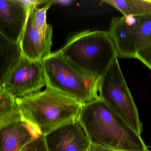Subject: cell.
<instances>
[{
	"label": "cell",
	"mask_w": 151,
	"mask_h": 151,
	"mask_svg": "<svg viewBox=\"0 0 151 151\" xmlns=\"http://www.w3.org/2000/svg\"><path fill=\"white\" fill-rule=\"evenodd\" d=\"M20 151H47L45 136L41 134L40 135Z\"/></svg>",
	"instance_id": "obj_15"
},
{
	"label": "cell",
	"mask_w": 151,
	"mask_h": 151,
	"mask_svg": "<svg viewBox=\"0 0 151 151\" xmlns=\"http://www.w3.org/2000/svg\"><path fill=\"white\" fill-rule=\"evenodd\" d=\"M46 86L43 62L30 60L23 56L17 66L0 84V87L16 99L37 92Z\"/></svg>",
	"instance_id": "obj_8"
},
{
	"label": "cell",
	"mask_w": 151,
	"mask_h": 151,
	"mask_svg": "<svg viewBox=\"0 0 151 151\" xmlns=\"http://www.w3.org/2000/svg\"><path fill=\"white\" fill-rule=\"evenodd\" d=\"M22 120L45 136L77 121L83 104L46 86L43 91L16 99Z\"/></svg>",
	"instance_id": "obj_2"
},
{
	"label": "cell",
	"mask_w": 151,
	"mask_h": 151,
	"mask_svg": "<svg viewBox=\"0 0 151 151\" xmlns=\"http://www.w3.org/2000/svg\"><path fill=\"white\" fill-rule=\"evenodd\" d=\"M42 62L46 86L83 105L99 98L101 77L80 69L57 51Z\"/></svg>",
	"instance_id": "obj_4"
},
{
	"label": "cell",
	"mask_w": 151,
	"mask_h": 151,
	"mask_svg": "<svg viewBox=\"0 0 151 151\" xmlns=\"http://www.w3.org/2000/svg\"><path fill=\"white\" fill-rule=\"evenodd\" d=\"M57 52L80 69L101 77L118 58L109 32L103 31L76 33Z\"/></svg>",
	"instance_id": "obj_3"
},
{
	"label": "cell",
	"mask_w": 151,
	"mask_h": 151,
	"mask_svg": "<svg viewBox=\"0 0 151 151\" xmlns=\"http://www.w3.org/2000/svg\"><path fill=\"white\" fill-rule=\"evenodd\" d=\"M0 131L1 151H20L41 135L34 126L23 121L0 126Z\"/></svg>",
	"instance_id": "obj_11"
},
{
	"label": "cell",
	"mask_w": 151,
	"mask_h": 151,
	"mask_svg": "<svg viewBox=\"0 0 151 151\" xmlns=\"http://www.w3.org/2000/svg\"><path fill=\"white\" fill-rule=\"evenodd\" d=\"M33 6H29L22 0H1L0 34L11 42L19 43L30 9Z\"/></svg>",
	"instance_id": "obj_10"
},
{
	"label": "cell",
	"mask_w": 151,
	"mask_h": 151,
	"mask_svg": "<svg viewBox=\"0 0 151 151\" xmlns=\"http://www.w3.org/2000/svg\"><path fill=\"white\" fill-rule=\"evenodd\" d=\"M52 1L42 8H31L19 41L23 56L31 61H42L52 53V27L47 22V12Z\"/></svg>",
	"instance_id": "obj_7"
},
{
	"label": "cell",
	"mask_w": 151,
	"mask_h": 151,
	"mask_svg": "<svg viewBox=\"0 0 151 151\" xmlns=\"http://www.w3.org/2000/svg\"><path fill=\"white\" fill-rule=\"evenodd\" d=\"M135 59L140 61L151 70V43L140 49L136 54Z\"/></svg>",
	"instance_id": "obj_16"
},
{
	"label": "cell",
	"mask_w": 151,
	"mask_h": 151,
	"mask_svg": "<svg viewBox=\"0 0 151 151\" xmlns=\"http://www.w3.org/2000/svg\"><path fill=\"white\" fill-rule=\"evenodd\" d=\"M53 4H56V5H60V6H68L72 4L73 2V1H52Z\"/></svg>",
	"instance_id": "obj_18"
},
{
	"label": "cell",
	"mask_w": 151,
	"mask_h": 151,
	"mask_svg": "<svg viewBox=\"0 0 151 151\" xmlns=\"http://www.w3.org/2000/svg\"><path fill=\"white\" fill-rule=\"evenodd\" d=\"M108 32L118 57L135 59L137 53L151 43V14L114 17Z\"/></svg>",
	"instance_id": "obj_6"
},
{
	"label": "cell",
	"mask_w": 151,
	"mask_h": 151,
	"mask_svg": "<svg viewBox=\"0 0 151 151\" xmlns=\"http://www.w3.org/2000/svg\"><path fill=\"white\" fill-rule=\"evenodd\" d=\"M78 120L91 144L115 151H150L141 136L100 98L83 105Z\"/></svg>",
	"instance_id": "obj_1"
},
{
	"label": "cell",
	"mask_w": 151,
	"mask_h": 151,
	"mask_svg": "<svg viewBox=\"0 0 151 151\" xmlns=\"http://www.w3.org/2000/svg\"><path fill=\"white\" fill-rule=\"evenodd\" d=\"M22 120L16 98L0 87V126Z\"/></svg>",
	"instance_id": "obj_14"
},
{
	"label": "cell",
	"mask_w": 151,
	"mask_h": 151,
	"mask_svg": "<svg viewBox=\"0 0 151 151\" xmlns=\"http://www.w3.org/2000/svg\"><path fill=\"white\" fill-rule=\"evenodd\" d=\"M0 84L17 66L22 57L19 43H14L0 34Z\"/></svg>",
	"instance_id": "obj_12"
},
{
	"label": "cell",
	"mask_w": 151,
	"mask_h": 151,
	"mask_svg": "<svg viewBox=\"0 0 151 151\" xmlns=\"http://www.w3.org/2000/svg\"><path fill=\"white\" fill-rule=\"evenodd\" d=\"M87 151H115L109 148L104 147L101 146L97 145L91 143L89 149Z\"/></svg>",
	"instance_id": "obj_17"
},
{
	"label": "cell",
	"mask_w": 151,
	"mask_h": 151,
	"mask_svg": "<svg viewBox=\"0 0 151 151\" xmlns=\"http://www.w3.org/2000/svg\"><path fill=\"white\" fill-rule=\"evenodd\" d=\"M99 98L141 136L143 125L139 116L137 108L121 70L118 58L113 62L101 77Z\"/></svg>",
	"instance_id": "obj_5"
},
{
	"label": "cell",
	"mask_w": 151,
	"mask_h": 151,
	"mask_svg": "<svg viewBox=\"0 0 151 151\" xmlns=\"http://www.w3.org/2000/svg\"><path fill=\"white\" fill-rule=\"evenodd\" d=\"M45 139L47 151H87L91 145L78 120L57 128Z\"/></svg>",
	"instance_id": "obj_9"
},
{
	"label": "cell",
	"mask_w": 151,
	"mask_h": 151,
	"mask_svg": "<svg viewBox=\"0 0 151 151\" xmlns=\"http://www.w3.org/2000/svg\"><path fill=\"white\" fill-rule=\"evenodd\" d=\"M123 16H140L151 14V0H103Z\"/></svg>",
	"instance_id": "obj_13"
}]
</instances>
